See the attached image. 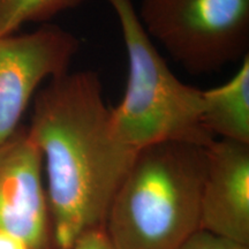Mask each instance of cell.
<instances>
[{
	"label": "cell",
	"instance_id": "6da1fadb",
	"mask_svg": "<svg viewBox=\"0 0 249 249\" xmlns=\"http://www.w3.org/2000/svg\"><path fill=\"white\" fill-rule=\"evenodd\" d=\"M27 129L42 155L55 244L71 249L82 234L104 229L139 150L116 136L93 71L48 81L33 99Z\"/></svg>",
	"mask_w": 249,
	"mask_h": 249
},
{
	"label": "cell",
	"instance_id": "7a4b0ae2",
	"mask_svg": "<svg viewBox=\"0 0 249 249\" xmlns=\"http://www.w3.org/2000/svg\"><path fill=\"white\" fill-rule=\"evenodd\" d=\"M207 147L155 143L140 149L104 230L117 249H177L200 229Z\"/></svg>",
	"mask_w": 249,
	"mask_h": 249
},
{
	"label": "cell",
	"instance_id": "3957f363",
	"mask_svg": "<svg viewBox=\"0 0 249 249\" xmlns=\"http://www.w3.org/2000/svg\"><path fill=\"white\" fill-rule=\"evenodd\" d=\"M118 18L128 60L123 99L111 108L116 136L128 147L178 141L208 147L213 138L201 121L202 91L186 85L143 28L133 0H107Z\"/></svg>",
	"mask_w": 249,
	"mask_h": 249
},
{
	"label": "cell",
	"instance_id": "277c9868",
	"mask_svg": "<svg viewBox=\"0 0 249 249\" xmlns=\"http://www.w3.org/2000/svg\"><path fill=\"white\" fill-rule=\"evenodd\" d=\"M149 37L194 75L249 55V0H140Z\"/></svg>",
	"mask_w": 249,
	"mask_h": 249
},
{
	"label": "cell",
	"instance_id": "5b68a950",
	"mask_svg": "<svg viewBox=\"0 0 249 249\" xmlns=\"http://www.w3.org/2000/svg\"><path fill=\"white\" fill-rule=\"evenodd\" d=\"M79 50L75 35L50 23L0 37V144L22 126L42 83L70 71Z\"/></svg>",
	"mask_w": 249,
	"mask_h": 249
},
{
	"label": "cell",
	"instance_id": "8992f818",
	"mask_svg": "<svg viewBox=\"0 0 249 249\" xmlns=\"http://www.w3.org/2000/svg\"><path fill=\"white\" fill-rule=\"evenodd\" d=\"M0 231L18 236L30 249H58L42 155L27 126L0 144Z\"/></svg>",
	"mask_w": 249,
	"mask_h": 249
},
{
	"label": "cell",
	"instance_id": "52a82bcc",
	"mask_svg": "<svg viewBox=\"0 0 249 249\" xmlns=\"http://www.w3.org/2000/svg\"><path fill=\"white\" fill-rule=\"evenodd\" d=\"M200 229L249 245V144L214 139L207 147Z\"/></svg>",
	"mask_w": 249,
	"mask_h": 249
},
{
	"label": "cell",
	"instance_id": "ba28073f",
	"mask_svg": "<svg viewBox=\"0 0 249 249\" xmlns=\"http://www.w3.org/2000/svg\"><path fill=\"white\" fill-rule=\"evenodd\" d=\"M201 121L213 139L249 144V55L231 79L202 91Z\"/></svg>",
	"mask_w": 249,
	"mask_h": 249
},
{
	"label": "cell",
	"instance_id": "9c48e42d",
	"mask_svg": "<svg viewBox=\"0 0 249 249\" xmlns=\"http://www.w3.org/2000/svg\"><path fill=\"white\" fill-rule=\"evenodd\" d=\"M88 0H0V37L18 33L27 23L43 24Z\"/></svg>",
	"mask_w": 249,
	"mask_h": 249
},
{
	"label": "cell",
	"instance_id": "30bf717a",
	"mask_svg": "<svg viewBox=\"0 0 249 249\" xmlns=\"http://www.w3.org/2000/svg\"><path fill=\"white\" fill-rule=\"evenodd\" d=\"M177 249H249V245L197 229Z\"/></svg>",
	"mask_w": 249,
	"mask_h": 249
},
{
	"label": "cell",
	"instance_id": "8fae6325",
	"mask_svg": "<svg viewBox=\"0 0 249 249\" xmlns=\"http://www.w3.org/2000/svg\"><path fill=\"white\" fill-rule=\"evenodd\" d=\"M71 249H117L104 229L85 233L74 242Z\"/></svg>",
	"mask_w": 249,
	"mask_h": 249
},
{
	"label": "cell",
	"instance_id": "7c38bea8",
	"mask_svg": "<svg viewBox=\"0 0 249 249\" xmlns=\"http://www.w3.org/2000/svg\"><path fill=\"white\" fill-rule=\"evenodd\" d=\"M0 249H30L24 241L11 233L0 231Z\"/></svg>",
	"mask_w": 249,
	"mask_h": 249
}]
</instances>
